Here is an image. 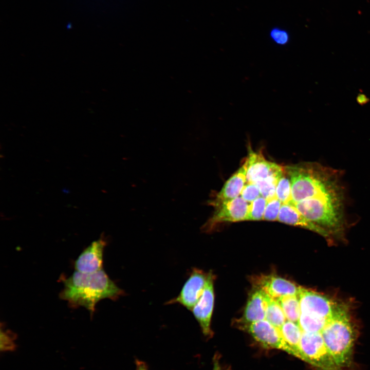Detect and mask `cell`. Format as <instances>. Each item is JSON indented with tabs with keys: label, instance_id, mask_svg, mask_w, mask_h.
Here are the masks:
<instances>
[{
	"label": "cell",
	"instance_id": "cell-1",
	"mask_svg": "<svg viewBox=\"0 0 370 370\" xmlns=\"http://www.w3.org/2000/svg\"><path fill=\"white\" fill-rule=\"evenodd\" d=\"M291 184L292 202L310 216L326 223L346 220L342 172L316 162L284 166Z\"/></svg>",
	"mask_w": 370,
	"mask_h": 370
},
{
	"label": "cell",
	"instance_id": "cell-2",
	"mask_svg": "<svg viewBox=\"0 0 370 370\" xmlns=\"http://www.w3.org/2000/svg\"><path fill=\"white\" fill-rule=\"evenodd\" d=\"M63 284L60 298L72 306L84 307L91 314L95 312L96 305L100 300H116L124 293L103 269L92 273L75 271L64 279Z\"/></svg>",
	"mask_w": 370,
	"mask_h": 370
},
{
	"label": "cell",
	"instance_id": "cell-3",
	"mask_svg": "<svg viewBox=\"0 0 370 370\" xmlns=\"http://www.w3.org/2000/svg\"><path fill=\"white\" fill-rule=\"evenodd\" d=\"M321 333L337 363L341 368L348 366L352 359L355 335L345 306L341 305Z\"/></svg>",
	"mask_w": 370,
	"mask_h": 370
},
{
	"label": "cell",
	"instance_id": "cell-4",
	"mask_svg": "<svg viewBox=\"0 0 370 370\" xmlns=\"http://www.w3.org/2000/svg\"><path fill=\"white\" fill-rule=\"evenodd\" d=\"M300 349L303 360L320 370H341L326 347L321 332L303 331Z\"/></svg>",
	"mask_w": 370,
	"mask_h": 370
},
{
	"label": "cell",
	"instance_id": "cell-5",
	"mask_svg": "<svg viewBox=\"0 0 370 370\" xmlns=\"http://www.w3.org/2000/svg\"><path fill=\"white\" fill-rule=\"evenodd\" d=\"M249 205L239 196L214 207L215 211L202 226V230L210 232L221 223L246 220Z\"/></svg>",
	"mask_w": 370,
	"mask_h": 370
},
{
	"label": "cell",
	"instance_id": "cell-6",
	"mask_svg": "<svg viewBox=\"0 0 370 370\" xmlns=\"http://www.w3.org/2000/svg\"><path fill=\"white\" fill-rule=\"evenodd\" d=\"M244 329L263 347L282 350L299 358L298 354L284 339L280 329L266 319L245 325Z\"/></svg>",
	"mask_w": 370,
	"mask_h": 370
},
{
	"label": "cell",
	"instance_id": "cell-7",
	"mask_svg": "<svg viewBox=\"0 0 370 370\" xmlns=\"http://www.w3.org/2000/svg\"><path fill=\"white\" fill-rule=\"evenodd\" d=\"M298 297L301 313L328 320L334 316L341 306L328 297L301 287Z\"/></svg>",
	"mask_w": 370,
	"mask_h": 370
},
{
	"label": "cell",
	"instance_id": "cell-8",
	"mask_svg": "<svg viewBox=\"0 0 370 370\" xmlns=\"http://www.w3.org/2000/svg\"><path fill=\"white\" fill-rule=\"evenodd\" d=\"M208 275L209 273L196 268H193L179 295L166 303H178L191 310L203 292Z\"/></svg>",
	"mask_w": 370,
	"mask_h": 370
},
{
	"label": "cell",
	"instance_id": "cell-9",
	"mask_svg": "<svg viewBox=\"0 0 370 370\" xmlns=\"http://www.w3.org/2000/svg\"><path fill=\"white\" fill-rule=\"evenodd\" d=\"M247 159V182L255 183L269 177L280 178L284 172V166L267 160L262 152H254L250 146Z\"/></svg>",
	"mask_w": 370,
	"mask_h": 370
},
{
	"label": "cell",
	"instance_id": "cell-10",
	"mask_svg": "<svg viewBox=\"0 0 370 370\" xmlns=\"http://www.w3.org/2000/svg\"><path fill=\"white\" fill-rule=\"evenodd\" d=\"M214 275H209L203 292L191 311L206 338H211L213 333L211 328V318L214 303Z\"/></svg>",
	"mask_w": 370,
	"mask_h": 370
},
{
	"label": "cell",
	"instance_id": "cell-11",
	"mask_svg": "<svg viewBox=\"0 0 370 370\" xmlns=\"http://www.w3.org/2000/svg\"><path fill=\"white\" fill-rule=\"evenodd\" d=\"M105 245L106 242L102 238L92 242L75 261V271L83 273H92L102 269Z\"/></svg>",
	"mask_w": 370,
	"mask_h": 370
},
{
	"label": "cell",
	"instance_id": "cell-12",
	"mask_svg": "<svg viewBox=\"0 0 370 370\" xmlns=\"http://www.w3.org/2000/svg\"><path fill=\"white\" fill-rule=\"evenodd\" d=\"M256 288L263 291L270 297L278 299L289 295H298L300 287L277 275L258 276L254 280Z\"/></svg>",
	"mask_w": 370,
	"mask_h": 370
},
{
	"label": "cell",
	"instance_id": "cell-13",
	"mask_svg": "<svg viewBox=\"0 0 370 370\" xmlns=\"http://www.w3.org/2000/svg\"><path fill=\"white\" fill-rule=\"evenodd\" d=\"M248 160L247 157L241 166L225 183L210 205L215 207L225 201L234 199L240 196L247 182Z\"/></svg>",
	"mask_w": 370,
	"mask_h": 370
},
{
	"label": "cell",
	"instance_id": "cell-14",
	"mask_svg": "<svg viewBox=\"0 0 370 370\" xmlns=\"http://www.w3.org/2000/svg\"><path fill=\"white\" fill-rule=\"evenodd\" d=\"M278 221L316 232L324 237L329 242L334 239L326 230L307 219L290 204L282 205Z\"/></svg>",
	"mask_w": 370,
	"mask_h": 370
},
{
	"label": "cell",
	"instance_id": "cell-15",
	"mask_svg": "<svg viewBox=\"0 0 370 370\" xmlns=\"http://www.w3.org/2000/svg\"><path fill=\"white\" fill-rule=\"evenodd\" d=\"M269 296L256 288L252 293L244 310L242 322L245 325L265 320Z\"/></svg>",
	"mask_w": 370,
	"mask_h": 370
},
{
	"label": "cell",
	"instance_id": "cell-16",
	"mask_svg": "<svg viewBox=\"0 0 370 370\" xmlns=\"http://www.w3.org/2000/svg\"><path fill=\"white\" fill-rule=\"evenodd\" d=\"M286 342L298 354L299 358L303 360L300 349V343L303 331L298 323L286 320L280 328Z\"/></svg>",
	"mask_w": 370,
	"mask_h": 370
},
{
	"label": "cell",
	"instance_id": "cell-17",
	"mask_svg": "<svg viewBox=\"0 0 370 370\" xmlns=\"http://www.w3.org/2000/svg\"><path fill=\"white\" fill-rule=\"evenodd\" d=\"M287 320L298 324L301 315L300 303L298 295H289L277 299Z\"/></svg>",
	"mask_w": 370,
	"mask_h": 370
},
{
	"label": "cell",
	"instance_id": "cell-18",
	"mask_svg": "<svg viewBox=\"0 0 370 370\" xmlns=\"http://www.w3.org/2000/svg\"><path fill=\"white\" fill-rule=\"evenodd\" d=\"M265 319L279 329L287 320L278 300L269 296L266 306Z\"/></svg>",
	"mask_w": 370,
	"mask_h": 370
},
{
	"label": "cell",
	"instance_id": "cell-19",
	"mask_svg": "<svg viewBox=\"0 0 370 370\" xmlns=\"http://www.w3.org/2000/svg\"><path fill=\"white\" fill-rule=\"evenodd\" d=\"M328 321L323 318L301 313L298 324L304 332H321Z\"/></svg>",
	"mask_w": 370,
	"mask_h": 370
},
{
	"label": "cell",
	"instance_id": "cell-20",
	"mask_svg": "<svg viewBox=\"0 0 370 370\" xmlns=\"http://www.w3.org/2000/svg\"><path fill=\"white\" fill-rule=\"evenodd\" d=\"M276 197L282 204H291L292 202L291 181L285 170L278 182Z\"/></svg>",
	"mask_w": 370,
	"mask_h": 370
},
{
	"label": "cell",
	"instance_id": "cell-21",
	"mask_svg": "<svg viewBox=\"0 0 370 370\" xmlns=\"http://www.w3.org/2000/svg\"><path fill=\"white\" fill-rule=\"evenodd\" d=\"M280 178L269 177L255 183L259 188L261 196L267 201L276 197V188Z\"/></svg>",
	"mask_w": 370,
	"mask_h": 370
},
{
	"label": "cell",
	"instance_id": "cell-22",
	"mask_svg": "<svg viewBox=\"0 0 370 370\" xmlns=\"http://www.w3.org/2000/svg\"><path fill=\"white\" fill-rule=\"evenodd\" d=\"M267 200L260 196L250 203L246 220H263Z\"/></svg>",
	"mask_w": 370,
	"mask_h": 370
},
{
	"label": "cell",
	"instance_id": "cell-23",
	"mask_svg": "<svg viewBox=\"0 0 370 370\" xmlns=\"http://www.w3.org/2000/svg\"><path fill=\"white\" fill-rule=\"evenodd\" d=\"M269 36L271 41L278 46L287 45L290 41L289 32L285 29L277 26L270 29Z\"/></svg>",
	"mask_w": 370,
	"mask_h": 370
},
{
	"label": "cell",
	"instance_id": "cell-24",
	"mask_svg": "<svg viewBox=\"0 0 370 370\" xmlns=\"http://www.w3.org/2000/svg\"><path fill=\"white\" fill-rule=\"evenodd\" d=\"M282 205L281 202L276 197L267 200L263 220H278Z\"/></svg>",
	"mask_w": 370,
	"mask_h": 370
},
{
	"label": "cell",
	"instance_id": "cell-25",
	"mask_svg": "<svg viewBox=\"0 0 370 370\" xmlns=\"http://www.w3.org/2000/svg\"><path fill=\"white\" fill-rule=\"evenodd\" d=\"M16 339L15 334L10 330L1 329V351H13L16 348L14 340Z\"/></svg>",
	"mask_w": 370,
	"mask_h": 370
},
{
	"label": "cell",
	"instance_id": "cell-26",
	"mask_svg": "<svg viewBox=\"0 0 370 370\" xmlns=\"http://www.w3.org/2000/svg\"><path fill=\"white\" fill-rule=\"evenodd\" d=\"M240 196L246 201L250 203L261 195L259 188L256 183L246 182Z\"/></svg>",
	"mask_w": 370,
	"mask_h": 370
},
{
	"label": "cell",
	"instance_id": "cell-27",
	"mask_svg": "<svg viewBox=\"0 0 370 370\" xmlns=\"http://www.w3.org/2000/svg\"><path fill=\"white\" fill-rule=\"evenodd\" d=\"M136 370H150L147 363L140 359H135Z\"/></svg>",
	"mask_w": 370,
	"mask_h": 370
},
{
	"label": "cell",
	"instance_id": "cell-28",
	"mask_svg": "<svg viewBox=\"0 0 370 370\" xmlns=\"http://www.w3.org/2000/svg\"><path fill=\"white\" fill-rule=\"evenodd\" d=\"M369 98L364 94H359L357 97V102L361 105L365 104L369 102Z\"/></svg>",
	"mask_w": 370,
	"mask_h": 370
},
{
	"label": "cell",
	"instance_id": "cell-29",
	"mask_svg": "<svg viewBox=\"0 0 370 370\" xmlns=\"http://www.w3.org/2000/svg\"><path fill=\"white\" fill-rule=\"evenodd\" d=\"M213 365L212 370H222L219 362V357L218 354H215L213 358Z\"/></svg>",
	"mask_w": 370,
	"mask_h": 370
}]
</instances>
